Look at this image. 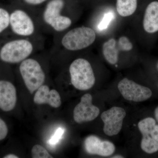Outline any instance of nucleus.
Instances as JSON below:
<instances>
[{
    "mask_svg": "<svg viewBox=\"0 0 158 158\" xmlns=\"http://www.w3.org/2000/svg\"><path fill=\"white\" fill-rule=\"evenodd\" d=\"M69 73L72 84L79 90H89L95 84L93 69L86 59L79 58L73 61L69 67Z\"/></svg>",
    "mask_w": 158,
    "mask_h": 158,
    "instance_id": "nucleus-1",
    "label": "nucleus"
},
{
    "mask_svg": "<svg viewBox=\"0 0 158 158\" xmlns=\"http://www.w3.org/2000/svg\"><path fill=\"white\" fill-rule=\"evenodd\" d=\"M96 39L93 29L88 27H80L71 30L62 38V45L70 51L86 48L92 44Z\"/></svg>",
    "mask_w": 158,
    "mask_h": 158,
    "instance_id": "nucleus-2",
    "label": "nucleus"
},
{
    "mask_svg": "<svg viewBox=\"0 0 158 158\" xmlns=\"http://www.w3.org/2000/svg\"><path fill=\"white\" fill-rule=\"evenodd\" d=\"M19 70L25 85L31 94L44 83L45 74L36 60L32 59L23 60L20 65Z\"/></svg>",
    "mask_w": 158,
    "mask_h": 158,
    "instance_id": "nucleus-3",
    "label": "nucleus"
},
{
    "mask_svg": "<svg viewBox=\"0 0 158 158\" xmlns=\"http://www.w3.org/2000/svg\"><path fill=\"white\" fill-rule=\"evenodd\" d=\"M33 50V45L28 40H13L7 43L1 49L0 59L3 62L8 63H18L25 60Z\"/></svg>",
    "mask_w": 158,
    "mask_h": 158,
    "instance_id": "nucleus-4",
    "label": "nucleus"
},
{
    "mask_svg": "<svg viewBox=\"0 0 158 158\" xmlns=\"http://www.w3.org/2000/svg\"><path fill=\"white\" fill-rule=\"evenodd\" d=\"M63 6L62 0H52L48 3L44 14L45 22L57 31H64L72 23L70 18L60 14Z\"/></svg>",
    "mask_w": 158,
    "mask_h": 158,
    "instance_id": "nucleus-5",
    "label": "nucleus"
},
{
    "mask_svg": "<svg viewBox=\"0 0 158 158\" xmlns=\"http://www.w3.org/2000/svg\"><path fill=\"white\" fill-rule=\"evenodd\" d=\"M118 88L124 98L129 101H144L152 95V92L149 88L127 78L122 79L119 82Z\"/></svg>",
    "mask_w": 158,
    "mask_h": 158,
    "instance_id": "nucleus-6",
    "label": "nucleus"
},
{
    "mask_svg": "<svg viewBox=\"0 0 158 158\" xmlns=\"http://www.w3.org/2000/svg\"><path fill=\"white\" fill-rule=\"evenodd\" d=\"M126 112L123 108L114 106L102 113L101 118L104 123V132L109 136L118 135L122 128Z\"/></svg>",
    "mask_w": 158,
    "mask_h": 158,
    "instance_id": "nucleus-7",
    "label": "nucleus"
},
{
    "mask_svg": "<svg viewBox=\"0 0 158 158\" xmlns=\"http://www.w3.org/2000/svg\"><path fill=\"white\" fill-rule=\"evenodd\" d=\"M100 110L92 104V97L86 94L81 98V101L73 110V118L78 123L92 121L98 116Z\"/></svg>",
    "mask_w": 158,
    "mask_h": 158,
    "instance_id": "nucleus-8",
    "label": "nucleus"
},
{
    "mask_svg": "<svg viewBox=\"0 0 158 158\" xmlns=\"http://www.w3.org/2000/svg\"><path fill=\"white\" fill-rule=\"evenodd\" d=\"M10 24L12 31L18 35L27 36L34 33V23L30 16L22 10H16L11 13Z\"/></svg>",
    "mask_w": 158,
    "mask_h": 158,
    "instance_id": "nucleus-9",
    "label": "nucleus"
},
{
    "mask_svg": "<svg viewBox=\"0 0 158 158\" xmlns=\"http://www.w3.org/2000/svg\"><path fill=\"white\" fill-rule=\"evenodd\" d=\"M85 146L88 153L103 156L112 155L115 151V145L112 142L102 141L94 135L89 136L86 138Z\"/></svg>",
    "mask_w": 158,
    "mask_h": 158,
    "instance_id": "nucleus-10",
    "label": "nucleus"
},
{
    "mask_svg": "<svg viewBox=\"0 0 158 158\" xmlns=\"http://www.w3.org/2000/svg\"><path fill=\"white\" fill-rule=\"evenodd\" d=\"M17 93L14 85L6 81H0V109L4 112H9L15 107Z\"/></svg>",
    "mask_w": 158,
    "mask_h": 158,
    "instance_id": "nucleus-11",
    "label": "nucleus"
},
{
    "mask_svg": "<svg viewBox=\"0 0 158 158\" xmlns=\"http://www.w3.org/2000/svg\"><path fill=\"white\" fill-rule=\"evenodd\" d=\"M34 101L37 105L48 104L55 108L59 107L62 104L59 92L55 89L50 90L47 85H42L37 89Z\"/></svg>",
    "mask_w": 158,
    "mask_h": 158,
    "instance_id": "nucleus-12",
    "label": "nucleus"
},
{
    "mask_svg": "<svg viewBox=\"0 0 158 158\" xmlns=\"http://www.w3.org/2000/svg\"><path fill=\"white\" fill-rule=\"evenodd\" d=\"M144 31L149 34L158 31V2H153L147 6L143 19Z\"/></svg>",
    "mask_w": 158,
    "mask_h": 158,
    "instance_id": "nucleus-13",
    "label": "nucleus"
},
{
    "mask_svg": "<svg viewBox=\"0 0 158 158\" xmlns=\"http://www.w3.org/2000/svg\"><path fill=\"white\" fill-rule=\"evenodd\" d=\"M117 42L114 38H111L104 43L102 52L105 59L112 65L116 64L118 62V52Z\"/></svg>",
    "mask_w": 158,
    "mask_h": 158,
    "instance_id": "nucleus-14",
    "label": "nucleus"
},
{
    "mask_svg": "<svg viewBox=\"0 0 158 158\" xmlns=\"http://www.w3.org/2000/svg\"><path fill=\"white\" fill-rule=\"evenodd\" d=\"M116 10L122 17H127L134 14L137 8V0H117Z\"/></svg>",
    "mask_w": 158,
    "mask_h": 158,
    "instance_id": "nucleus-15",
    "label": "nucleus"
},
{
    "mask_svg": "<svg viewBox=\"0 0 158 158\" xmlns=\"http://www.w3.org/2000/svg\"><path fill=\"white\" fill-rule=\"evenodd\" d=\"M143 136L141 143L142 150L148 154L153 153L158 151V142L147 135Z\"/></svg>",
    "mask_w": 158,
    "mask_h": 158,
    "instance_id": "nucleus-16",
    "label": "nucleus"
},
{
    "mask_svg": "<svg viewBox=\"0 0 158 158\" xmlns=\"http://www.w3.org/2000/svg\"><path fill=\"white\" fill-rule=\"evenodd\" d=\"M31 155L33 158H52V156L50 154L43 146L39 144L34 145L31 150Z\"/></svg>",
    "mask_w": 158,
    "mask_h": 158,
    "instance_id": "nucleus-17",
    "label": "nucleus"
},
{
    "mask_svg": "<svg viewBox=\"0 0 158 158\" xmlns=\"http://www.w3.org/2000/svg\"><path fill=\"white\" fill-rule=\"evenodd\" d=\"M10 23V16L8 11L0 8V33L8 27Z\"/></svg>",
    "mask_w": 158,
    "mask_h": 158,
    "instance_id": "nucleus-18",
    "label": "nucleus"
},
{
    "mask_svg": "<svg viewBox=\"0 0 158 158\" xmlns=\"http://www.w3.org/2000/svg\"><path fill=\"white\" fill-rule=\"evenodd\" d=\"M117 46L119 51L128 52L133 48V45L127 37L122 36L118 39L117 43Z\"/></svg>",
    "mask_w": 158,
    "mask_h": 158,
    "instance_id": "nucleus-19",
    "label": "nucleus"
},
{
    "mask_svg": "<svg viewBox=\"0 0 158 158\" xmlns=\"http://www.w3.org/2000/svg\"><path fill=\"white\" fill-rule=\"evenodd\" d=\"M114 18V14L110 12L105 14L102 19L98 25V28L100 31H103L107 29L112 20Z\"/></svg>",
    "mask_w": 158,
    "mask_h": 158,
    "instance_id": "nucleus-20",
    "label": "nucleus"
},
{
    "mask_svg": "<svg viewBox=\"0 0 158 158\" xmlns=\"http://www.w3.org/2000/svg\"><path fill=\"white\" fill-rule=\"evenodd\" d=\"M65 130L62 128H58L55 132L53 136H52L48 141L49 144L51 145H55L57 144L60 139L62 138V136L64 134Z\"/></svg>",
    "mask_w": 158,
    "mask_h": 158,
    "instance_id": "nucleus-21",
    "label": "nucleus"
},
{
    "mask_svg": "<svg viewBox=\"0 0 158 158\" xmlns=\"http://www.w3.org/2000/svg\"><path fill=\"white\" fill-rule=\"evenodd\" d=\"M141 134L142 135H147L150 136L152 138L154 139L156 141L158 142V125L156 124L154 127L151 129L147 130V131H144L141 132Z\"/></svg>",
    "mask_w": 158,
    "mask_h": 158,
    "instance_id": "nucleus-22",
    "label": "nucleus"
},
{
    "mask_svg": "<svg viewBox=\"0 0 158 158\" xmlns=\"http://www.w3.org/2000/svg\"><path fill=\"white\" fill-rule=\"evenodd\" d=\"M8 134V128L5 121L0 117V141L5 139Z\"/></svg>",
    "mask_w": 158,
    "mask_h": 158,
    "instance_id": "nucleus-23",
    "label": "nucleus"
},
{
    "mask_svg": "<svg viewBox=\"0 0 158 158\" xmlns=\"http://www.w3.org/2000/svg\"><path fill=\"white\" fill-rule=\"evenodd\" d=\"M27 3L32 5H38L41 4L46 0H25Z\"/></svg>",
    "mask_w": 158,
    "mask_h": 158,
    "instance_id": "nucleus-24",
    "label": "nucleus"
},
{
    "mask_svg": "<svg viewBox=\"0 0 158 158\" xmlns=\"http://www.w3.org/2000/svg\"><path fill=\"white\" fill-rule=\"evenodd\" d=\"M4 158H18L19 157L13 154H9L4 157Z\"/></svg>",
    "mask_w": 158,
    "mask_h": 158,
    "instance_id": "nucleus-25",
    "label": "nucleus"
},
{
    "mask_svg": "<svg viewBox=\"0 0 158 158\" xmlns=\"http://www.w3.org/2000/svg\"><path fill=\"white\" fill-rule=\"evenodd\" d=\"M155 116L156 119L158 122V107L156 108L155 111Z\"/></svg>",
    "mask_w": 158,
    "mask_h": 158,
    "instance_id": "nucleus-26",
    "label": "nucleus"
},
{
    "mask_svg": "<svg viewBox=\"0 0 158 158\" xmlns=\"http://www.w3.org/2000/svg\"><path fill=\"white\" fill-rule=\"evenodd\" d=\"M112 158H123V156H119V155H118V156H113V157Z\"/></svg>",
    "mask_w": 158,
    "mask_h": 158,
    "instance_id": "nucleus-27",
    "label": "nucleus"
},
{
    "mask_svg": "<svg viewBox=\"0 0 158 158\" xmlns=\"http://www.w3.org/2000/svg\"><path fill=\"white\" fill-rule=\"evenodd\" d=\"M157 67H158V65H157Z\"/></svg>",
    "mask_w": 158,
    "mask_h": 158,
    "instance_id": "nucleus-28",
    "label": "nucleus"
}]
</instances>
